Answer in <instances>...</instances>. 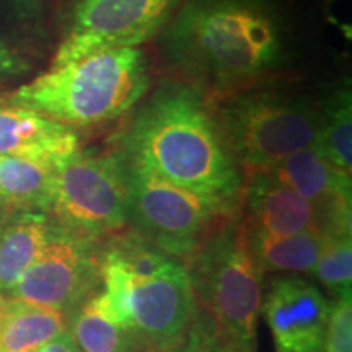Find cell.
I'll return each mask as SVG.
<instances>
[{"label":"cell","instance_id":"1","mask_svg":"<svg viewBox=\"0 0 352 352\" xmlns=\"http://www.w3.org/2000/svg\"><path fill=\"white\" fill-rule=\"evenodd\" d=\"M122 157L157 178L228 204L241 188L235 158L195 91L165 85L122 135Z\"/></svg>","mask_w":352,"mask_h":352},{"label":"cell","instance_id":"2","mask_svg":"<svg viewBox=\"0 0 352 352\" xmlns=\"http://www.w3.org/2000/svg\"><path fill=\"white\" fill-rule=\"evenodd\" d=\"M171 20L170 60L212 90L243 85L280 60L283 23L271 0H184Z\"/></svg>","mask_w":352,"mask_h":352},{"label":"cell","instance_id":"3","mask_svg":"<svg viewBox=\"0 0 352 352\" xmlns=\"http://www.w3.org/2000/svg\"><path fill=\"white\" fill-rule=\"evenodd\" d=\"M151 87L148 63L139 47L104 51L51 67L0 100L65 126L116 120Z\"/></svg>","mask_w":352,"mask_h":352},{"label":"cell","instance_id":"4","mask_svg":"<svg viewBox=\"0 0 352 352\" xmlns=\"http://www.w3.org/2000/svg\"><path fill=\"white\" fill-rule=\"evenodd\" d=\"M188 276L220 346L254 352L263 303V272L250 248L243 220L230 219L201 240L191 254Z\"/></svg>","mask_w":352,"mask_h":352},{"label":"cell","instance_id":"5","mask_svg":"<svg viewBox=\"0 0 352 352\" xmlns=\"http://www.w3.org/2000/svg\"><path fill=\"white\" fill-rule=\"evenodd\" d=\"M215 124L236 164L252 175L271 170L292 153L315 148L318 114L280 91L250 90L223 101Z\"/></svg>","mask_w":352,"mask_h":352},{"label":"cell","instance_id":"6","mask_svg":"<svg viewBox=\"0 0 352 352\" xmlns=\"http://www.w3.org/2000/svg\"><path fill=\"white\" fill-rule=\"evenodd\" d=\"M104 305L129 329L138 349L164 352L186 336L197 307L186 267L182 263L164 274L134 277L100 261Z\"/></svg>","mask_w":352,"mask_h":352},{"label":"cell","instance_id":"7","mask_svg":"<svg viewBox=\"0 0 352 352\" xmlns=\"http://www.w3.org/2000/svg\"><path fill=\"white\" fill-rule=\"evenodd\" d=\"M47 210L60 227L85 239L120 230L129 219L121 157L78 151L57 168Z\"/></svg>","mask_w":352,"mask_h":352},{"label":"cell","instance_id":"8","mask_svg":"<svg viewBox=\"0 0 352 352\" xmlns=\"http://www.w3.org/2000/svg\"><path fill=\"white\" fill-rule=\"evenodd\" d=\"M126 171L129 217L145 240L170 256H191L215 215L226 212L222 202L157 178L121 157Z\"/></svg>","mask_w":352,"mask_h":352},{"label":"cell","instance_id":"9","mask_svg":"<svg viewBox=\"0 0 352 352\" xmlns=\"http://www.w3.org/2000/svg\"><path fill=\"white\" fill-rule=\"evenodd\" d=\"M182 0H74L51 67L138 47L170 23Z\"/></svg>","mask_w":352,"mask_h":352},{"label":"cell","instance_id":"10","mask_svg":"<svg viewBox=\"0 0 352 352\" xmlns=\"http://www.w3.org/2000/svg\"><path fill=\"white\" fill-rule=\"evenodd\" d=\"M100 261L88 239L52 226L50 240L6 296L72 315L98 283Z\"/></svg>","mask_w":352,"mask_h":352},{"label":"cell","instance_id":"11","mask_svg":"<svg viewBox=\"0 0 352 352\" xmlns=\"http://www.w3.org/2000/svg\"><path fill=\"white\" fill-rule=\"evenodd\" d=\"M331 302L298 276L276 277L263 297L261 314L274 352H324Z\"/></svg>","mask_w":352,"mask_h":352},{"label":"cell","instance_id":"12","mask_svg":"<svg viewBox=\"0 0 352 352\" xmlns=\"http://www.w3.org/2000/svg\"><path fill=\"white\" fill-rule=\"evenodd\" d=\"M267 173L314 206L321 235L351 233V175L333 166L315 148L285 157Z\"/></svg>","mask_w":352,"mask_h":352},{"label":"cell","instance_id":"13","mask_svg":"<svg viewBox=\"0 0 352 352\" xmlns=\"http://www.w3.org/2000/svg\"><path fill=\"white\" fill-rule=\"evenodd\" d=\"M78 152L69 126L30 109L0 104V157H25L60 166Z\"/></svg>","mask_w":352,"mask_h":352},{"label":"cell","instance_id":"14","mask_svg":"<svg viewBox=\"0 0 352 352\" xmlns=\"http://www.w3.org/2000/svg\"><path fill=\"white\" fill-rule=\"evenodd\" d=\"M245 197L248 214L245 226L248 232L287 236L316 230L314 206L267 171L250 175Z\"/></svg>","mask_w":352,"mask_h":352},{"label":"cell","instance_id":"15","mask_svg":"<svg viewBox=\"0 0 352 352\" xmlns=\"http://www.w3.org/2000/svg\"><path fill=\"white\" fill-rule=\"evenodd\" d=\"M67 316L0 294V352H34L65 331Z\"/></svg>","mask_w":352,"mask_h":352},{"label":"cell","instance_id":"16","mask_svg":"<svg viewBox=\"0 0 352 352\" xmlns=\"http://www.w3.org/2000/svg\"><path fill=\"white\" fill-rule=\"evenodd\" d=\"M51 230L43 212H16L0 222V294H7L36 261Z\"/></svg>","mask_w":352,"mask_h":352},{"label":"cell","instance_id":"17","mask_svg":"<svg viewBox=\"0 0 352 352\" xmlns=\"http://www.w3.org/2000/svg\"><path fill=\"white\" fill-rule=\"evenodd\" d=\"M59 166L25 157H0V197L19 212L50 209L51 189Z\"/></svg>","mask_w":352,"mask_h":352},{"label":"cell","instance_id":"18","mask_svg":"<svg viewBox=\"0 0 352 352\" xmlns=\"http://www.w3.org/2000/svg\"><path fill=\"white\" fill-rule=\"evenodd\" d=\"M67 331L80 352L138 351L134 336L109 314L101 292L91 294L70 315V329Z\"/></svg>","mask_w":352,"mask_h":352},{"label":"cell","instance_id":"19","mask_svg":"<svg viewBox=\"0 0 352 352\" xmlns=\"http://www.w3.org/2000/svg\"><path fill=\"white\" fill-rule=\"evenodd\" d=\"M248 240L254 261L261 272H314L323 246V235L316 230H305L287 236L248 232Z\"/></svg>","mask_w":352,"mask_h":352},{"label":"cell","instance_id":"20","mask_svg":"<svg viewBox=\"0 0 352 352\" xmlns=\"http://www.w3.org/2000/svg\"><path fill=\"white\" fill-rule=\"evenodd\" d=\"M315 151L338 170H352V95L349 85H341L328 96L318 114Z\"/></svg>","mask_w":352,"mask_h":352},{"label":"cell","instance_id":"21","mask_svg":"<svg viewBox=\"0 0 352 352\" xmlns=\"http://www.w3.org/2000/svg\"><path fill=\"white\" fill-rule=\"evenodd\" d=\"M314 274L336 298H352L351 233L323 236Z\"/></svg>","mask_w":352,"mask_h":352},{"label":"cell","instance_id":"22","mask_svg":"<svg viewBox=\"0 0 352 352\" xmlns=\"http://www.w3.org/2000/svg\"><path fill=\"white\" fill-rule=\"evenodd\" d=\"M324 352H352V298L331 302Z\"/></svg>","mask_w":352,"mask_h":352},{"label":"cell","instance_id":"23","mask_svg":"<svg viewBox=\"0 0 352 352\" xmlns=\"http://www.w3.org/2000/svg\"><path fill=\"white\" fill-rule=\"evenodd\" d=\"M214 342L215 336L212 329L196 315V320L192 321L186 336L164 352H212Z\"/></svg>","mask_w":352,"mask_h":352},{"label":"cell","instance_id":"24","mask_svg":"<svg viewBox=\"0 0 352 352\" xmlns=\"http://www.w3.org/2000/svg\"><path fill=\"white\" fill-rule=\"evenodd\" d=\"M25 63L0 39V76H16L23 72Z\"/></svg>","mask_w":352,"mask_h":352},{"label":"cell","instance_id":"25","mask_svg":"<svg viewBox=\"0 0 352 352\" xmlns=\"http://www.w3.org/2000/svg\"><path fill=\"white\" fill-rule=\"evenodd\" d=\"M34 352H80V351H78L76 342H74L70 333L65 329V331L60 333L59 336H56L54 340L47 341L46 344L38 347Z\"/></svg>","mask_w":352,"mask_h":352},{"label":"cell","instance_id":"26","mask_svg":"<svg viewBox=\"0 0 352 352\" xmlns=\"http://www.w3.org/2000/svg\"><path fill=\"white\" fill-rule=\"evenodd\" d=\"M8 2H12V6L20 13H23V15H32L39 7L41 0H8Z\"/></svg>","mask_w":352,"mask_h":352},{"label":"cell","instance_id":"27","mask_svg":"<svg viewBox=\"0 0 352 352\" xmlns=\"http://www.w3.org/2000/svg\"><path fill=\"white\" fill-rule=\"evenodd\" d=\"M212 352H235V351H232V349H227V347L220 346V344H219V341H217V340H215V342H214V349H212Z\"/></svg>","mask_w":352,"mask_h":352},{"label":"cell","instance_id":"28","mask_svg":"<svg viewBox=\"0 0 352 352\" xmlns=\"http://www.w3.org/2000/svg\"><path fill=\"white\" fill-rule=\"evenodd\" d=\"M6 208L7 206L3 204V201H2V197H0V219L3 217V212H6Z\"/></svg>","mask_w":352,"mask_h":352}]
</instances>
